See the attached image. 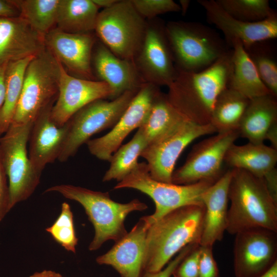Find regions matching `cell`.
<instances>
[{
  "label": "cell",
  "instance_id": "obj_1",
  "mask_svg": "<svg viewBox=\"0 0 277 277\" xmlns=\"http://www.w3.org/2000/svg\"><path fill=\"white\" fill-rule=\"evenodd\" d=\"M233 50L198 72L177 71L166 93L172 105L186 118L199 125L210 123L214 103L228 87Z\"/></svg>",
  "mask_w": 277,
  "mask_h": 277
},
{
  "label": "cell",
  "instance_id": "obj_2",
  "mask_svg": "<svg viewBox=\"0 0 277 277\" xmlns=\"http://www.w3.org/2000/svg\"><path fill=\"white\" fill-rule=\"evenodd\" d=\"M205 211L203 204L186 205L150 224L146 235L144 273L161 270L185 246L200 244Z\"/></svg>",
  "mask_w": 277,
  "mask_h": 277
},
{
  "label": "cell",
  "instance_id": "obj_3",
  "mask_svg": "<svg viewBox=\"0 0 277 277\" xmlns=\"http://www.w3.org/2000/svg\"><path fill=\"white\" fill-rule=\"evenodd\" d=\"M231 169L226 231L234 235L256 228L277 232V204L263 179L242 169Z\"/></svg>",
  "mask_w": 277,
  "mask_h": 277
},
{
  "label": "cell",
  "instance_id": "obj_4",
  "mask_svg": "<svg viewBox=\"0 0 277 277\" xmlns=\"http://www.w3.org/2000/svg\"><path fill=\"white\" fill-rule=\"evenodd\" d=\"M50 192H57L83 207L95 231L89 245L90 251L98 249L109 240L116 242L123 237L128 232L124 224L127 216L132 211H142L148 208L147 205L138 199L120 203L112 200L108 192L94 191L72 185H57L45 191Z\"/></svg>",
  "mask_w": 277,
  "mask_h": 277
},
{
  "label": "cell",
  "instance_id": "obj_5",
  "mask_svg": "<svg viewBox=\"0 0 277 277\" xmlns=\"http://www.w3.org/2000/svg\"><path fill=\"white\" fill-rule=\"evenodd\" d=\"M165 30L177 71H201L231 49L217 32L201 23L169 21Z\"/></svg>",
  "mask_w": 277,
  "mask_h": 277
},
{
  "label": "cell",
  "instance_id": "obj_6",
  "mask_svg": "<svg viewBox=\"0 0 277 277\" xmlns=\"http://www.w3.org/2000/svg\"><path fill=\"white\" fill-rule=\"evenodd\" d=\"M59 73L60 63L46 48L31 60L11 124L33 123L45 109L54 104Z\"/></svg>",
  "mask_w": 277,
  "mask_h": 277
},
{
  "label": "cell",
  "instance_id": "obj_7",
  "mask_svg": "<svg viewBox=\"0 0 277 277\" xmlns=\"http://www.w3.org/2000/svg\"><path fill=\"white\" fill-rule=\"evenodd\" d=\"M147 20L131 0H118L99 12L94 31L98 39L120 58L132 61L142 44Z\"/></svg>",
  "mask_w": 277,
  "mask_h": 277
},
{
  "label": "cell",
  "instance_id": "obj_8",
  "mask_svg": "<svg viewBox=\"0 0 277 277\" xmlns=\"http://www.w3.org/2000/svg\"><path fill=\"white\" fill-rule=\"evenodd\" d=\"M33 124H11L0 137V161L8 178L11 209L30 197L39 184L41 173L27 150Z\"/></svg>",
  "mask_w": 277,
  "mask_h": 277
},
{
  "label": "cell",
  "instance_id": "obj_9",
  "mask_svg": "<svg viewBox=\"0 0 277 277\" xmlns=\"http://www.w3.org/2000/svg\"><path fill=\"white\" fill-rule=\"evenodd\" d=\"M138 91H127L112 100L99 99L86 105L66 123L68 131L57 159L65 162L73 156L92 136L112 128L117 122Z\"/></svg>",
  "mask_w": 277,
  "mask_h": 277
},
{
  "label": "cell",
  "instance_id": "obj_10",
  "mask_svg": "<svg viewBox=\"0 0 277 277\" xmlns=\"http://www.w3.org/2000/svg\"><path fill=\"white\" fill-rule=\"evenodd\" d=\"M215 182L203 181L188 185H178L157 181L150 176L146 163L141 162L130 174L118 182L114 189H134L149 196L155 206L154 213L148 215L151 224L177 208L203 204V194Z\"/></svg>",
  "mask_w": 277,
  "mask_h": 277
},
{
  "label": "cell",
  "instance_id": "obj_11",
  "mask_svg": "<svg viewBox=\"0 0 277 277\" xmlns=\"http://www.w3.org/2000/svg\"><path fill=\"white\" fill-rule=\"evenodd\" d=\"M214 133L211 123L199 125L187 119L148 143L140 156L146 160L151 178L171 183L175 164L186 147L198 137Z\"/></svg>",
  "mask_w": 277,
  "mask_h": 277
},
{
  "label": "cell",
  "instance_id": "obj_12",
  "mask_svg": "<svg viewBox=\"0 0 277 277\" xmlns=\"http://www.w3.org/2000/svg\"><path fill=\"white\" fill-rule=\"evenodd\" d=\"M239 136L238 130L217 133L195 145L184 164L174 170L172 183L216 181L225 172L222 167L227 150Z\"/></svg>",
  "mask_w": 277,
  "mask_h": 277
},
{
  "label": "cell",
  "instance_id": "obj_13",
  "mask_svg": "<svg viewBox=\"0 0 277 277\" xmlns=\"http://www.w3.org/2000/svg\"><path fill=\"white\" fill-rule=\"evenodd\" d=\"M147 22L142 44L133 62L144 83L168 87L177 71L166 33V23L157 17Z\"/></svg>",
  "mask_w": 277,
  "mask_h": 277
},
{
  "label": "cell",
  "instance_id": "obj_14",
  "mask_svg": "<svg viewBox=\"0 0 277 277\" xmlns=\"http://www.w3.org/2000/svg\"><path fill=\"white\" fill-rule=\"evenodd\" d=\"M235 235L233 269L235 277H258L277 261V232L256 228Z\"/></svg>",
  "mask_w": 277,
  "mask_h": 277
},
{
  "label": "cell",
  "instance_id": "obj_15",
  "mask_svg": "<svg viewBox=\"0 0 277 277\" xmlns=\"http://www.w3.org/2000/svg\"><path fill=\"white\" fill-rule=\"evenodd\" d=\"M160 90L159 87L153 84H143L111 130L106 134L87 142L90 153L99 160L109 162L129 134L142 125Z\"/></svg>",
  "mask_w": 277,
  "mask_h": 277
},
{
  "label": "cell",
  "instance_id": "obj_16",
  "mask_svg": "<svg viewBox=\"0 0 277 277\" xmlns=\"http://www.w3.org/2000/svg\"><path fill=\"white\" fill-rule=\"evenodd\" d=\"M111 95L105 82L73 76L60 63L58 94L51 110V118L58 126H63L86 105L96 100H110Z\"/></svg>",
  "mask_w": 277,
  "mask_h": 277
},
{
  "label": "cell",
  "instance_id": "obj_17",
  "mask_svg": "<svg viewBox=\"0 0 277 277\" xmlns=\"http://www.w3.org/2000/svg\"><path fill=\"white\" fill-rule=\"evenodd\" d=\"M96 36L92 33H67L54 27L45 36L44 42L46 48L67 71L79 78L96 80L91 67Z\"/></svg>",
  "mask_w": 277,
  "mask_h": 277
},
{
  "label": "cell",
  "instance_id": "obj_18",
  "mask_svg": "<svg viewBox=\"0 0 277 277\" xmlns=\"http://www.w3.org/2000/svg\"><path fill=\"white\" fill-rule=\"evenodd\" d=\"M197 2L204 9L207 21L222 31L225 41L230 48L237 41L246 47L277 37V13L262 21L246 22L230 15L215 0Z\"/></svg>",
  "mask_w": 277,
  "mask_h": 277
},
{
  "label": "cell",
  "instance_id": "obj_19",
  "mask_svg": "<svg viewBox=\"0 0 277 277\" xmlns=\"http://www.w3.org/2000/svg\"><path fill=\"white\" fill-rule=\"evenodd\" d=\"M151 223L148 215L141 217L130 231L115 242L106 253L96 259L99 265L111 266L121 277H141L146 235Z\"/></svg>",
  "mask_w": 277,
  "mask_h": 277
},
{
  "label": "cell",
  "instance_id": "obj_20",
  "mask_svg": "<svg viewBox=\"0 0 277 277\" xmlns=\"http://www.w3.org/2000/svg\"><path fill=\"white\" fill-rule=\"evenodd\" d=\"M91 67L96 80L105 82L110 87V100L127 91H138L144 84L133 62L116 56L98 39L93 47Z\"/></svg>",
  "mask_w": 277,
  "mask_h": 277
},
{
  "label": "cell",
  "instance_id": "obj_21",
  "mask_svg": "<svg viewBox=\"0 0 277 277\" xmlns=\"http://www.w3.org/2000/svg\"><path fill=\"white\" fill-rule=\"evenodd\" d=\"M53 105L48 107L34 121L29 136V157L40 173L47 164L58 159L68 131L67 123L59 127L52 120Z\"/></svg>",
  "mask_w": 277,
  "mask_h": 277
},
{
  "label": "cell",
  "instance_id": "obj_22",
  "mask_svg": "<svg viewBox=\"0 0 277 277\" xmlns=\"http://www.w3.org/2000/svg\"><path fill=\"white\" fill-rule=\"evenodd\" d=\"M45 48L44 37L24 18L0 17V64L35 56Z\"/></svg>",
  "mask_w": 277,
  "mask_h": 277
},
{
  "label": "cell",
  "instance_id": "obj_23",
  "mask_svg": "<svg viewBox=\"0 0 277 277\" xmlns=\"http://www.w3.org/2000/svg\"><path fill=\"white\" fill-rule=\"evenodd\" d=\"M232 173L231 168L226 171L202 195L205 211L200 246H213L223 239L227 228L228 189Z\"/></svg>",
  "mask_w": 277,
  "mask_h": 277
},
{
  "label": "cell",
  "instance_id": "obj_24",
  "mask_svg": "<svg viewBox=\"0 0 277 277\" xmlns=\"http://www.w3.org/2000/svg\"><path fill=\"white\" fill-rule=\"evenodd\" d=\"M277 122L276 97L271 94L249 100L241 121L239 131L242 136L255 144L264 143L267 130Z\"/></svg>",
  "mask_w": 277,
  "mask_h": 277
},
{
  "label": "cell",
  "instance_id": "obj_25",
  "mask_svg": "<svg viewBox=\"0 0 277 277\" xmlns=\"http://www.w3.org/2000/svg\"><path fill=\"white\" fill-rule=\"evenodd\" d=\"M276 162L277 150L264 143L250 142L243 145L232 144L224 159V163L231 168L242 169L260 178L275 168Z\"/></svg>",
  "mask_w": 277,
  "mask_h": 277
},
{
  "label": "cell",
  "instance_id": "obj_26",
  "mask_svg": "<svg viewBox=\"0 0 277 277\" xmlns=\"http://www.w3.org/2000/svg\"><path fill=\"white\" fill-rule=\"evenodd\" d=\"M231 48L233 50L232 70L227 87L249 100L271 94L262 81L241 42L235 41Z\"/></svg>",
  "mask_w": 277,
  "mask_h": 277
},
{
  "label": "cell",
  "instance_id": "obj_27",
  "mask_svg": "<svg viewBox=\"0 0 277 277\" xmlns=\"http://www.w3.org/2000/svg\"><path fill=\"white\" fill-rule=\"evenodd\" d=\"M99 9L92 0H60L55 27L70 33H92Z\"/></svg>",
  "mask_w": 277,
  "mask_h": 277
},
{
  "label": "cell",
  "instance_id": "obj_28",
  "mask_svg": "<svg viewBox=\"0 0 277 277\" xmlns=\"http://www.w3.org/2000/svg\"><path fill=\"white\" fill-rule=\"evenodd\" d=\"M249 101L230 88L223 90L214 103L210 121L216 133L238 130Z\"/></svg>",
  "mask_w": 277,
  "mask_h": 277
},
{
  "label": "cell",
  "instance_id": "obj_29",
  "mask_svg": "<svg viewBox=\"0 0 277 277\" xmlns=\"http://www.w3.org/2000/svg\"><path fill=\"white\" fill-rule=\"evenodd\" d=\"M185 120L187 118L170 103L166 93L160 90L156 95L148 115L140 128L147 145Z\"/></svg>",
  "mask_w": 277,
  "mask_h": 277
},
{
  "label": "cell",
  "instance_id": "obj_30",
  "mask_svg": "<svg viewBox=\"0 0 277 277\" xmlns=\"http://www.w3.org/2000/svg\"><path fill=\"white\" fill-rule=\"evenodd\" d=\"M34 56L8 63L5 77V96L0 109V133L11 125L21 95L27 67Z\"/></svg>",
  "mask_w": 277,
  "mask_h": 277
},
{
  "label": "cell",
  "instance_id": "obj_31",
  "mask_svg": "<svg viewBox=\"0 0 277 277\" xmlns=\"http://www.w3.org/2000/svg\"><path fill=\"white\" fill-rule=\"evenodd\" d=\"M146 145L143 132L139 128L131 140L122 145L112 155L103 182L116 180L119 182L130 174L138 165V157Z\"/></svg>",
  "mask_w": 277,
  "mask_h": 277
},
{
  "label": "cell",
  "instance_id": "obj_32",
  "mask_svg": "<svg viewBox=\"0 0 277 277\" xmlns=\"http://www.w3.org/2000/svg\"><path fill=\"white\" fill-rule=\"evenodd\" d=\"M24 18L37 33L45 36L56 27L60 0H12Z\"/></svg>",
  "mask_w": 277,
  "mask_h": 277
},
{
  "label": "cell",
  "instance_id": "obj_33",
  "mask_svg": "<svg viewBox=\"0 0 277 277\" xmlns=\"http://www.w3.org/2000/svg\"><path fill=\"white\" fill-rule=\"evenodd\" d=\"M270 40L254 43L244 47L262 81L270 93L277 97V57Z\"/></svg>",
  "mask_w": 277,
  "mask_h": 277
},
{
  "label": "cell",
  "instance_id": "obj_34",
  "mask_svg": "<svg viewBox=\"0 0 277 277\" xmlns=\"http://www.w3.org/2000/svg\"><path fill=\"white\" fill-rule=\"evenodd\" d=\"M230 15L246 22L263 21L275 14L268 0H215Z\"/></svg>",
  "mask_w": 277,
  "mask_h": 277
},
{
  "label": "cell",
  "instance_id": "obj_35",
  "mask_svg": "<svg viewBox=\"0 0 277 277\" xmlns=\"http://www.w3.org/2000/svg\"><path fill=\"white\" fill-rule=\"evenodd\" d=\"M45 230L65 250L75 253L78 239L75 231L73 213L68 203H62L60 214L54 223Z\"/></svg>",
  "mask_w": 277,
  "mask_h": 277
},
{
  "label": "cell",
  "instance_id": "obj_36",
  "mask_svg": "<svg viewBox=\"0 0 277 277\" xmlns=\"http://www.w3.org/2000/svg\"><path fill=\"white\" fill-rule=\"evenodd\" d=\"M134 7L146 20L169 12H181L179 4L173 0H131Z\"/></svg>",
  "mask_w": 277,
  "mask_h": 277
},
{
  "label": "cell",
  "instance_id": "obj_37",
  "mask_svg": "<svg viewBox=\"0 0 277 277\" xmlns=\"http://www.w3.org/2000/svg\"><path fill=\"white\" fill-rule=\"evenodd\" d=\"M201 246H196L174 269L173 277H199Z\"/></svg>",
  "mask_w": 277,
  "mask_h": 277
},
{
  "label": "cell",
  "instance_id": "obj_38",
  "mask_svg": "<svg viewBox=\"0 0 277 277\" xmlns=\"http://www.w3.org/2000/svg\"><path fill=\"white\" fill-rule=\"evenodd\" d=\"M212 248L213 246H201L199 277H219V270Z\"/></svg>",
  "mask_w": 277,
  "mask_h": 277
},
{
  "label": "cell",
  "instance_id": "obj_39",
  "mask_svg": "<svg viewBox=\"0 0 277 277\" xmlns=\"http://www.w3.org/2000/svg\"><path fill=\"white\" fill-rule=\"evenodd\" d=\"M198 244H191L183 248L174 258L171 259L167 265L161 270L157 272H145L141 277H171L172 273L184 258Z\"/></svg>",
  "mask_w": 277,
  "mask_h": 277
},
{
  "label": "cell",
  "instance_id": "obj_40",
  "mask_svg": "<svg viewBox=\"0 0 277 277\" xmlns=\"http://www.w3.org/2000/svg\"><path fill=\"white\" fill-rule=\"evenodd\" d=\"M11 209L8 178L0 161V223Z\"/></svg>",
  "mask_w": 277,
  "mask_h": 277
},
{
  "label": "cell",
  "instance_id": "obj_41",
  "mask_svg": "<svg viewBox=\"0 0 277 277\" xmlns=\"http://www.w3.org/2000/svg\"><path fill=\"white\" fill-rule=\"evenodd\" d=\"M267 189L274 202L277 204V170L273 168L262 178Z\"/></svg>",
  "mask_w": 277,
  "mask_h": 277
},
{
  "label": "cell",
  "instance_id": "obj_42",
  "mask_svg": "<svg viewBox=\"0 0 277 277\" xmlns=\"http://www.w3.org/2000/svg\"><path fill=\"white\" fill-rule=\"evenodd\" d=\"M19 16V12L12 0H0V17Z\"/></svg>",
  "mask_w": 277,
  "mask_h": 277
},
{
  "label": "cell",
  "instance_id": "obj_43",
  "mask_svg": "<svg viewBox=\"0 0 277 277\" xmlns=\"http://www.w3.org/2000/svg\"><path fill=\"white\" fill-rule=\"evenodd\" d=\"M8 63L0 64V109L2 107L5 96V71Z\"/></svg>",
  "mask_w": 277,
  "mask_h": 277
},
{
  "label": "cell",
  "instance_id": "obj_44",
  "mask_svg": "<svg viewBox=\"0 0 277 277\" xmlns=\"http://www.w3.org/2000/svg\"><path fill=\"white\" fill-rule=\"evenodd\" d=\"M268 140L271 144V146L277 150V122L274 123L267 130L265 140Z\"/></svg>",
  "mask_w": 277,
  "mask_h": 277
},
{
  "label": "cell",
  "instance_id": "obj_45",
  "mask_svg": "<svg viewBox=\"0 0 277 277\" xmlns=\"http://www.w3.org/2000/svg\"><path fill=\"white\" fill-rule=\"evenodd\" d=\"M29 277H65L59 273L50 270L35 272Z\"/></svg>",
  "mask_w": 277,
  "mask_h": 277
},
{
  "label": "cell",
  "instance_id": "obj_46",
  "mask_svg": "<svg viewBox=\"0 0 277 277\" xmlns=\"http://www.w3.org/2000/svg\"><path fill=\"white\" fill-rule=\"evenodd\" d=\"M118 0H92L93 2L100 9H103L110 7L117 2Z\"/></svg>",
  "mask_w": 277,
  "mask_h": 277
},
{
  "label": "cell",
  "instance_id": "obj_47",
  "mask_svg": "<svg viewBox=\"0 0 277 277\" xmlns=\"http://www.w3.org/2000/svg\"><path fill=\"white\" fill-rule=\"evenodd\" d=\"M258 277H277V261L267 271Z\"/></svg>",
  "mask_w": 277,
  "mask_h": 277
},
{
  "label": "cell",
  "instance_id": "obj_48",
  "mask_svg": "<svg viewBox=\"0 0 277 277\" xmlns=\"http://www.w3.org/2000/svg\"><path fill=\"white\" fill-rule=\"evenodd\" d=\"M179 5L181 9V11L183 15H185L190 4V1L189 0H180L179 1Z\"/></svg>",
  "mask_w": 277,
  "mask_h": 277
}]
</instances>
